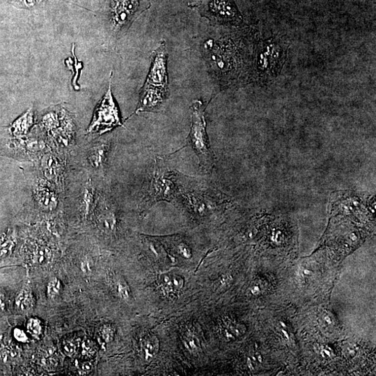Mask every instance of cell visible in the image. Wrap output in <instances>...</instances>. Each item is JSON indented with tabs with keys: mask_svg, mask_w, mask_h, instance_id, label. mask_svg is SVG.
I'll return each mask as SVG.
<instances>
[{
	"mask_svg": "<svg viewBox=\"0 0 376 376\" xmlns=\"http://www.w3.org/2000/svg\"><path fill=\"white\" fill-rule=\"evenodd\" d=\"M282 332H283V334H284V335L286 336V337L288 339H289V334H288V333L286 332V331L284 330H282Z\"/></svg>",
	"mask_w": 376,
	"mask_h": 376,
	"instance_id": "obj_35",
	"label": "cell"
},
{
	"mask_svg": "<svg viewBox=\"0 0 376 376\" xmlns=\"http://www.w3.org/2000/svg\"><path fill=\"white\" fill-rule=\"evenodd\" d=\"M61 290V284L57 278L52 279L47 286V295L50 298H55L59 295Z\"/></svg>",
	"mask_w": 376,
	"mask_h": 376,
	"instance_id": "obj_19",
	"label": "cell"
},
{
	"mask_svg": "<svg viewBox=\"0 0 376 376\" xmlns=\"http://www.w3.org/2000/svg\"><path fill=\"white\" fill-rule=\"evenodd\" d=\"M323 319H324L325 321L326 322L327 324H332V320H331V318L327 314H325L324 316H323Z\"/></svg>",
	"mask_w": 376,
	"mask_h": 376,
	"instance_id": "obj_32",
	"label": "cell"
},
{
	"mask_svg": "<svg viewBox=\"0 0 376 376\" xmlns=\"http://www.w3.org/2000/svg\"><path fill=\"white\" fill-rule=\"evenodd\" d=\"M169 96V89L144 84L140 93L139 102L135 113L160 112L164 109Z\"/></svg>",
	"mask_w": 376,
	"mask_h": 376,
	"instance_id": "obj_8",
	"label": "cell"
},
{
	"mask_svg": "<svg viewBox=\"0 0 376 376\" xmlns=\"http://www.w3.org/2000/svg\"><path fill=\"white\" fill-rule=\"evenodd\" d=\"M109 151V144L101 142L91 148L89 153L88 160L91 166L95 169H104L106 165L107 156Z\"/></svg>",
	"mask_w": 376,
	"mask_h": 376,
	"instance_id": "obj_10",
	"label": "cell"
},
{
	"mask_svg": "<svg viewBox=\"0 0 376 376\" xmlns=\"http://www.w3.org/2000/svg\"><path fill=\"white\" fill-rule=\"evenodd\" d=\"M179 199L182 198L185 204L194 216L206 218L218 210L223 203L222 196L208 185L207 181L182 175L177 172Z\"/></svg>",
	"mask_w": 376,
	"mask_h": 376,
	"instance_id": "obj_1",
	"label": "cell"
},
{
	"mask_svg": "<svg viewBox=\"0 0 376 376\" xmlns=\"http://www.w3.org/2000/svg\"><path fill=\"white\" fill-rule=\"evenodd\" d=\"M248 364L251 370H254L253 363H252V361L250 357L248 359Z\"/></svg>",
	"mask_w": 376,
	"mask_h": 376,
	"instance_id": "obj_33",
	"label": "cell"
},
{
	"mask_svg": "<svg viewBox=\"0 0 376 376\" xmlns=\"http://www.w3.org/2000/svg\"><path fill=\"white\" fill-rule=\"evenodd\" d=\"M14 337L16 338L18 341L20 342H26L27 341L28 337L26 333L24 332L21 329L16 328L15 329L14 332Z\"/></svg>",
	"mask_w": 376,
	"mask_h": 376,
	"instance_id": "obj_29",
	"label": "cell"
},
{
	"mask_svg": "<svg viewBox=\"0 0 376 376\" xmlns=\"http://www.w3.org/2000/svg\"><path fill=\"white\" fill-rule=\"evenodd\" d=\"M51 255V252H50L49 249L46 248H38L33 254V262L37 264H46L50 261Z\"/></svg>",
	"mask_w": 376,
	"mask_h": 376,
	"instance_id": "obj_18",
	"label": "cell"
},
{
	"mask_svg": "<svg viewBox=\"0 0 376 376\" xmlns=\"http://www.w3.org/2000/svg\"><path fill=\"white\" fill-rule=\"evenodd\" d=\"M94 201V190L91 185H87L82 191L80 209L85 216H87L91 210Z\"/></svg>",
	"mask_w": 376,
	"mask_h": 376,
	"instance_id": "obj_13",
	"label": "cell"
},
{
	"mask_svg": "<svg viewBox=\"0 0 376 376\" xmlns=\"http://www.w3.org/2000/svg\"><path fill=\"white\" fill-rule=\"evenodd\" d=\"M97 217V224L99 229L108 234L115 233L117 229V218L115 213L110 206L102 203Z\"/></svg>",
	"mask_w": 376,
	"mask_h": 376,
	"instance_id": "obj_9",
	"label": "cell"
},
{
	"mask_svg": "<svg viewBox=\"0 0 376 376\" xmlns=\"http://www.w3.org/2000/svg\"><path fill=\"white\" fill-rule=\"evenodd\" d=\"M27 327L28 332L35 337H38L42 333V324L39 319L31 318L27 322Z\"/></svg>",
	"mask_w": 376,
	"mask_h": 376,
	"instance_id": "obj_22",
	"label": "cell"
},
{
	"mask_svg": "<svg viewBox=\"0 0 376 376\" xmlns=\"http://www.w3.org/2000/svg\"><path fill=\"white\" fill-rule=\"evenodd\" d=\"M183 344L187 348V349L190 352H196L200 349L199 340L196 336L192 334H187L183 338Z\"/></svg>",
	"mask_w": 376,
	"mask_h": 376,
	"instance_id": "obj_20",
	"label": "cell"
},
{
	"mask_svg": "<svg viewBox=\"0 0 376 376\" xmlns=\"http://www.w3.org/2000/svg\"><path fill=\"white\" fill-rule=\"evenodd\" d=\"M191 127L187 138V146L195 153L200 168L205 173H211L215 165L214 156L209 143L205 119V107L201 100H196L190 107Z\"/></svg>",
	"mask_w": 376,
	"mask_h": 376,
	"instance_id": "obj_3",
	"label": "cell"
},
{
	"mask_svg": "<svg viewBox=\"0 0 376 376\" xmlns=\"http://www.w3.org/2000/svg\"><path fill=\"white\" fill-rule=\"evenodd\" d=\"M74 50L75 47L74 45V46H73L72 52L73 55H74V57L75 59V62H76V67H75V69H76V73H75V78L74 79V81H73V84H74L75 89H76V90H78V89H80V87L79 86L77 85L76 80L77 79H78V75H79V71L80 70V69H82V63L78 62V61H77L76 56H75L74 54Z\"/></svg>",
	"mask_w": 376,
	"mask_h": 376,
	"instance_id": "obj_27",
	"label": "cell"
},
{
	"mask_svg": "<svg viewBox=\"0 0 376 376\" xmlns=\"http://www.w3.org/2000/svg\"><path fill=\"white\" fill-rule=\"evenodd\" d=\"M251 293L252 295H258L261 293V289L258 285H254L251 288Z\"/></svg>",
	"mask_w": 376,
	"mask_h": 376,
	"instance_id": "obj_31",
	"label": "cell"
},
{
	"mask_svg": "<svg viewBox=\"0 0 376 376\" xmlns=\"http://www.w3.org/2000/svg\"><path fill=\"white\" fill-rule=\"evenodd\" d=\"M151 63L145 84L155 87H168L167 59L166 43L161 41L158 48L151 54Z\"/></svg>",
	"mask_w": 376,
	"mask_h": 376,
	"instance_id": "obj_7",
	"label": "cell"
},
{
	"mask_svg": "<svg viewBox=\"0 0 376 376\" xmlns=\"http://www.w3.org/2000/svg\"><path fill=\"white\" fill-rule=\"evenodd\" d=\"M101 336L106 342L111 341L114 338L113 329L109 325H104L101 329Z\"/></svg>",
	"mask_w": 376,
	"mask_h": 376,
	"instance_id": "obj_26",
	"label": "cell"
},
{
	"mask_svg": "<svg viewBox=\"0 0 376 376\" xmlns=\"http://www.w3.org/2000/svg\"><path fill=\"white\" fill-rule=\"evenodd\" d=\"M323 352H324L325 354H327V355H328L329 357L330 356V351H327V350H323Z\"/></svg>",
	"mask_w": 376,
	"mask_h": 376,
	"instance_id": "obj_36",
	"label": "cell"
},
{
	"mask_svg": "<svg viewBox=\"0 0 376 376\" xmlns=\"http://www.w3.org/2000/svg\"><path fill=\"white\" fill-rule=\"evenodd\" d=\"M14 243L10 237L3 235L0 237V257H4L12 250Z\"/></svg>",
	"mask_w": 376,
	"mask_h": 376,
	"instance_id": "obj_21",
	"label": "cell"
},
{
	"mask_svg": "<svg viewBox=\"0 0 376 376\" xmlns=\"http://www.w3.org/2000/svg\"><path fill=\"white\" fill-rule=\"evenodd\" d=\"M281 325H283V326H284V327H286V325H285V324H284V323H282V322H281Z\"/></svg>",
	"mask_w": 376,
	"mask_h": 376,
	"instance_id": "obj_38",
	"label": "cell"
},
{
	"mask_svg": "<svg viewBox=\"0 0 376 376\" xmlns=\"http://www.w3.org/2000/svg\"><path fill=\"white\" fill-rule=\"evenodd\" d=\"M144 355L147 360H150L156 356L159 350V341L154 336H149L144 340L142 344Z\"/></svg>",
	"mask_w": 376,
	"mask_h": 376,
	"instance_id": "obj_14",
	"label": "cell"
},
{
	"mask_svg": "<svg viewBox=\"0 0 376 376\" xmlns=\"http://www.w3.org/2000/svg\"><path fill=\"white\" fill-rule=\"evenodd\" d=\"M117 291L121 298L124 300H129L130 299V289L125 282H119L117 284Z\"/></svg>",
	"mask_w": 376,
	"mask_h": 376,
	"instance_id": "obj_24",
	"label": "cell"
},
{
	"mask_svg": "<svg viewBox=\"0 0 376 376\" xmlns=\"http://www.w3.org/2000/svg\"><path fill=\"white\" fill-rule=\"evenodd\" d=\"M35 197L37 203L46 210H54L57 207V195L46 187H37L35 191Z\"/></svg>",
	"mask_w": 376,
	"mask_h": 376,
	"instance_id": "obj_11",
	"label": "cell"
},
{
	"mask_svg": "<svg viewBox=\"0 0 376 376\" xmlns=\"http://www.w3.org/2000/svg\"><path fill=\"white\" fill-rule=\"evenodd\" d=\"M179 196L177 172L173 171L163 159L157 158L148 194L142 203V210H149L160 201L175 203Z\"/></svg>",
	"mask_w": 376,
	"mask_h": 376,
	"instance_id": "obj_2",
	"label": "cell"
},
{
	"mask_svg": "<svg viewBox=\"0 0 376 376\" xmlns=\"http://www.w3.org/2000/svg\"><path fill=\"white\" fill-rule=\"evenodd\" d=\"M233 282V278L230 275H224L216 282V290L222 291L228 289Z\"/></svg>",
	"mask_w": 376,
	"mask_h": 376,
	"instance_id": "obj_23",
	"label": "cell"
},
{
	"mask_svg": "<svg viewBox=\"0 0 376 376\" xmlns=\"http://www.w3.org/2000/svg\"><path fill=\"white\" fill-rule=\"evenodd\" d=\"M112 73L108 91L95 108L87 130L89 133L102 134L122 125L119 108L112 93Z\"/></svg>",
	"mask_w": 376,
	"mask_h": 376,
	"instance_id": "obj_5",
	"label": "cell"
},
{
	"mask_svg": "<svg viewBox=\"0 0 376 376\" xmlns=\"http://www.w3.org/2000/svg\"><path fill=\"white\" fill-rule=\"evenodd\" d=\"M16 303V305L22 311L31 310L35 305V300L31 291L29 289L22 290L17 297Z\"/></svg>",
	"mask_w": 376,
	"mask_h": 376,
	"instance_id": "obj_16",
	"label": "cell"
},
{
	"mask_svg": "<svg viewBox=\"0 0 376 376\" xmlns=\"http://www.w3.org/2000/svg\"><path fill=\"white\" fill-rule=\"evenodd\" d=\"M33 119V115L31 109L27 110L23 115L18 118L11 126V130L14 135H22L27 133L32 125Z\"/></svg>",
	"mask_w": 376,
	"mask_h": 376,
	"instance_id": "obj_12",
	"label": "cell"
},
{
	"mask_svg": "<svg viewBox=\"0 0 376 376\" xmlns=\"http://www.w3.org/2000/svg\"><path fill=\"white\" fill-rule=\"evenodd\" d=\"M150 7L151 0H112V20L115 30H127Z\"/></svg>",
	"mask_w": 376,
	"mask_h": 376,
	"instance_id": "obj_6",
	"label": "cell"
},
{
	"mask_svg": "<svg viewBox=\"0 0 376 376\" xmlns=\"http://www.w3.org/2000/svg\"><path fill=\"white\" fill-rule=\"evenodd\" d=\"M189 7L196 9L201 17L207 18L212 24L237 25L243 22L233 0H200Z\"/></svg>",
	"mask_w": 376,
	"mask_h": 376,
	"instance_id": "obj_4",
	"label": "cell"
},
{
	"mask_svg": "<svg viewBox=\"0 0 376 376\" xmlns=\"http://www.w3.org/2000/svg\"><path fill=\"white\" fill-rule=\"evenodd\" d=\"M41 164L44 167L45 175H46L47 178L53 179V178L57 177L59 171V164H58L57 160L54 157L50 156V155H47L43 158Z\"/></svg>",
	"mask_w": 376,
	"mask_h": 376,
	"instance_id": "obj_15",
	"label": "cell"
},
{
	"mask_svg": "<svg viewBox=\"0 0 376 376\" xmlns=\"http://www.w3.org/2000/svg\"><path fill=\"white\" fill-rule=\"evenodd\" d=\"M63 349L66 352L67 354H74L76 351V344L73 341H66L63 344Z\"/></svg>",
	"mask_w": 376,
	"mask_h": 376,
	"instance_id": "obj_30",
	"label": "cell"
},
{
	"mask_svg": "<svg viewBox=\"0 0 376 376\" xmlns=\"http://www.w3.org/2000/svg\"><path fill=\"white\" fill-rule=\"evenodd\" d=\"M92 261L88 257L83 258L80 261V269L85 275H90L92 272Z\"/></svg>",
	"mask_w": 376,
	"mask_h": 376,
	"instance_id": "obj_25",
	"label": "cell"
},
{
	"mask_svg": "<svg viewBox=\"0 0 376 376\" xmlns=\"http://www.w3.org/2000/svg\"><path fill=\"white\" fill-rule=\"evenodd\" d=\"M304 274L306 275V276H310V275L312 274L311 271L309 270H304Z\"/></svg>",
	"mask_w": 376,
	"mask_h": 376,
	"instance_id": "obj_34",
	"label": "cell"
},
{
	"mask_svg": "<svg viewBox=\"0 0 376 376\" xmlns=\"http://www.w3.org/2000/svg\"><path fill=\"white\" fill-rule=\"evenodd\" d=\"M257 359L259 361V362H262V361H263V360H262L261 356L260 355H258Z\"/></svg>",
	"mask_w": 376,
	"mask_h": 376,
	"instance_id": "obj_37",
	"label": "cell"
},
{
	"mask_svg": "<svg viewBox=\"0 0 376 376\" xmlns=\"http://www.w3.org/2000/svg\"><path fill=\"white\" fill-rule=\"evenodd\" d=\"M183 286V280L181 277H166L164 278V289L166 293L179 291Z\"/></svg>",
	"mask_w": 376,
	"mask_h": 376,
	"instance_id": "obj_17",
	"label": "cell"
},
{
	"mask_svg": "<svg viewBox=\"0 0 376 376\" xmlns=\"http://www.w3.org/2000/svg\"><path fill=\"white\" fill-rule=\"evenodd\" d=\"M178 250H179V252H180V254L183 256V257L186 258V259L190 258V249L189 248V247L187 246V245L185 244V243H181L179 247H178Z\"/></svg>",
	"mask_w": 376,
	"mask_h": 376,
	"instance_id": "obj_28",
	"label": "cell"
}]
</instances>
